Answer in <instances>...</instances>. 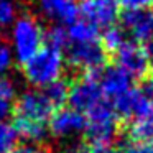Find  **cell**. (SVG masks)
<instances>
[{"label": "cell", "instance_id": "11", "mask_svg": "<svg viewBox=\"0 0 153 153\" xmlns=\"http://www.w3.org/2000/svg\"><path fill=\"white\" fill-rule=\"evenodd\" d=\"M79 17L96 23L97 27H110L119 17V5L104 0H81Z\"/></svg>", "mask_w": 153, "mask_h": 153}, {"label": "cell", "instance_id": "12", "mask_svg": "<svg viewBox=\"0 0 153 153\" xmlns=\"http://www.w3.org/2000/svg\"><path fill=\"white\" fill-rule=\"evenodd\" d=\"M71 43H92V41H100V30L96 23L79 17L76 22L69 25L68 28Z\"/></svg>", "mask_w": 153, "mask_h": 153}, {"label": "cell", "instance_id": "8", "mask_svg": "<svg viewBox=\"0 0 153 153\" xmlns=\"http://www.w3.org/2000/svg\"><path fill=\"white\" fill-rule=\"evenodd\" d=\"M123 30L132 35L133 41L143 45L153 40V12L148 8L123 10L120 15Z\"/></svg>", "mask_w": 153, "mask_h": 153}, {"label": "cell", "instance_id": "25", "mask_svg": "<svg viewBox=\"0 0 153 153\" xmlns=\"http://www.w3.org/2000/svg\"><path fill=\"white\" fill-rule=\"evenodd\" d=\"M36 150L38 148H35L31 145H17L10 153H36Z\"/></svg>", "mask_w": 153, "mask_h": 153}, {"label": "cell", "instance_id": "23", "mask_svg": "<svg viewBox=\"0 0 153 153\" xmlns=\"http://www.w3.org/2000/svg\"><path fill=\"white\" fill-rule=\"evenodd\" d=\"M125 10H138V8H146L153 4V0H120Z\"/></svg>", "mask_w": 153, "mask_h": 153}, {"label": "cell", "instance_id": "4", "mask_svg": "<svg viewBox=\"0 0 153 153\" xmlns=\"http://www.w3.org/2000/svg\"><path fill=\"white\" fill-rule=\"evenodd\" d=\"M66 61L76 74H100L109 66L110 56L100 41L92 43H69L66 48Z\"/></svg>", "mask_w": 153, "mask_h": 153}, {"label": "cell", "instance_id": "1", "mask_svg": "<svg viewBox=\"0 0 153 153\" xmlns=\"http://www.w3.org/2000/svg\"><path fill=\"white\" fill-rule=\"evenodd\" d=\"M84 115H86L84 142L91 146V150L115 146L114 142L122 132V123L110 102L102 99L99 104L91 107Z\"/></svg>", "mask_w": 153, "mask_h": 153}, {"label": "cell", "instance_id": "10", "mask_svg": "<svg viewBox=\"0 0 153 153\" xmlns=\"http://www.w3.org/2000/svg\"><path fill=\"white\" fill-rule=\"evenodd\" d=\"M132 81H133L132 77L115 64L104 68L99 74V84L102 96L110 104L132 87Z\"/></svg>", "mask_w": 153, "mask_h": 153}, {"label": "cell", "instance_id": "30", "mask_svg": "<svg viewBox=\"0 0 153 153\" xmlns=\"http://www.w3.org/2000/svg\"><path fill=\"white\" fill-rule=\"evenodd\" d=\"M152 12H153V10H152Z\"/></svg>", "mask_w": 153, "mask_h": 153}, {"label": "cell", "instance_id": "2", "mask_svg": "<svg viewBox=\"0 0 153 153\" xmlns=\"http://www.w3.org/2000/svg\"><path fill=\"white\" fill-rule=\"evenodd\" d=\"M63 66V51L45 43L27 63L22 64V73L31 86L46 87L61 77Z\"/></svg>", "mask_w": 153, "mask_h": 153}, {"label": "cell", "instance_id": "13", "mask_svg": "<svg viewBox=\"0 0 153 153\" xmlns=\"http://www.w3.org/2000/svg\"><path fill=\"white\" fill-rule=\"evenodd\" d=\"M13 127L17 130L18 137H23L25 140L33 143H43L46 140L48 133V123H40V122H31V120H23V119H13Z\"/></svg>", "mask_w": 153, "mask_h": 153}, {"label": "cell", "instance_id": "16", "mask_svg": "<svg viewBox=\"0 0 153 153\" xmlns=\"http://www.w3.org/2000/svg\"><path fill=\"white\" fill-rule=\"evenodd\" d=\"M18 145V133L13 125L7 122L0 123V153H10Z\"/></svg>", "mask_w": 153, "mask_h": 153}, {"label": "cell", "instance_id": "29", "mask_svg": "<svg viewBox=\"0 0 153 153\" xmlns=\"http://www.w3.org/2000/svg\"><path fill=\"white\" fill-rule=\"evenodd\" d=\"M104 2H110V4H115V5H119V2H120V0H104Z\"/></svg>", "mask_w": 153, "mask_h": 153}, {"label": "cell", "instance_id": "28", "mask_svg": "<svg viewBox=\"0 0 153 153\" xmlns=\"http://www.w3.org/2000/svg\"><path fill=\"white\" fill-rule=\"evenodd\" d=\"M36 153H54V152H51L48 146H43V148H38L36 150Z\"/></svg>", "mask_w": 153, "mask_h": 153}, {"label": "cell", "instance_id": "27", "mask_svg": "<svg viewBox=\"0 0 153 153\" xmlns=\"http://www.w3.org/2000/svg\"><path fill=\"white\" fill-rule=\"evenodd\" d=\"M92 153H120V152H117L115 146H104V148L92 150Z\"/></svg>", "mask_w": 153, "mask_h": 153}, {"label": "cell", "instance_id": "14", "mask_svg": "<svg viewBox=\"0 0 153 153\" xmlns=\"http://www.w3.org/2000/svg\"><path fill=\"white\" fill-rule=\"evenodd\" d=\"M123 41H125L123 40V30L120 27H117V25L107 27L104 30V33L100 35V45L104 46V50L107 51V54L110 58L123 45Z\"/></svg>", "mask_w": 153, "mask_h": 153}, {"label": "cell", "instance_id": "21", "mask_svg": "<svg viewBox=\"0 0 153 153\" xmlns=\"http://www.w3.org/2000/svg\"><path fill=\"white\" fill-rule=\"evenodd\" d=\"M15 96V86L8 77L5 76H0V97H4V99H8L12 100Z\"/></svg>", "mask_w": 153, "mask_h": 153}, {"label": "cell", "instance_id": "3", "mask_svg": "<svg viewBox=\"0 0 153 153\" xmlns=\"http://www.w3.org/2000/svg\"><path fill=\"white\" fill-rule=\"evenodd\" d=\"M12 40L18 63L23 64L45 45V30L33 13L25 12L15 22Z\"/></svg>", "mask_w": 153, "mask_h": 153}, {"label": "cell", "instance_id": "6", "mask_svg": "<svg viewBox=\"0 0 153 153\" xmlns=\"http://www.w3.org/2000/svg\"><path fill=\"white\" fill-rule=\"evenodd\" d=\"M12 110H13V119L48 123L51 115L58 109L48 99L43 89H36V91H27V92L22 94L17 99V102L13 104Z\"/></svg>", "mask_w": 153, "mask_h": 153}, {"label": "cell", "instance_id": "22", "mask_svg": "<svg viewBox=\"0 0 153 153\" xmlns=\"http://www.w3.org/2000/svg\"><path fill=\"white\" fill-rule=\"evenodd\" d=\"M61 153H92V150H91V146L84 140H79V142L68 143Z\"/></svg>", "mask_w": 153, "mask_h": 153}, {"label": "cell", "instance_id": "24", "mask_svg": "<svg viewBox=\"0 0 153 153\" xmlns=\"http://www.w3.org/2000/svg\"><path fill=\"white\" fill-rule=\"evenodd\" d=\"M10 112H12V100L0 97V123L5 122V119L8 117Z\"/></svg>", "mask_w": 153, "mask_h": 153}, {"label": "cell", "instance_id": "18", "mask_svg": "<svg viewBox=\"0 0 153 153\" xmlns=\"http://www.w3.org/2000/svg\"><path fill=\"white\" fill-rule=\"evenodd\" d=\"M120 153H153V143L127 138L120 148Z\"/></svg>", "mask_w": 153, "mask_h": 153}, {"label": "cell", "instance_id": "17", "mask_svg": "<svg viewBox=\"0 0 153 153\" xmlns=\"http://www.w3.org/2000/svg\"><path fill=\"white\" fill-rule=\"evenodd\" d=\"M17 15V5L13 0H0V28L10 25Z\"/></svg>", "mask_w": 153, "mask_h": 153}, {"label": "cell", "instance_id": "20", "mask_svg": "<svg viewBox=\"0 0 153 153\" xmlns=\"http://www.w3.org/2000/svg\"><path fill=\"white\" fill-rule=\"evenodd\" d=\"M38 2H40L41 10H43L48 17L56 18L58 13H59V10H61V7L64 5L66 0H38Z\"/></svg>", "mask_w": 153, "mask_h": 153}, {"label": "cell", "instance_id": "7", "mask_svg": "<svg viewBox=\"0 0 153 153\" xmlns=\"http://www.w3.org/2000/svg\"><path fill=\"white\" fill-rule=\"evenodd\" d=\"M110 61L123 69L132 79L142 81L153 73L146 56L145 46L137 41H123V45L112 54Z\"/></svg>", "mask_w": 153, "mask_h": 153}, {"label": "cell", "instance_id": "15", "mask_svg": "<svg viewBox=\"0 0 153 153\" xmlns=\"http://www.w3.org/2000/svg\"><path fill=\"white\" fill-rule=\"evenodd\" d=\"M45 43L51 45V46L58 48V50H66L69 41V35H68V30L63 27V25H53L51 28L45 30Z\"/></svg>", "mask_w": 153, "mask_h": 153}, {"label": "cell", "instance_id": "19", "mask_svg": "<svg viewBox=\"0 0 153 153\" xmlns=\"http://www.w3.org/2000/svg\"><path fill=\"white\" fill-rule=\"evenodd\" d=\"M12 64V50L7 41L0 40V76L10 68Z\"/></svg>", "mask_w": 153, "mask_h": 153}, {"label": "cell", "instance_id": "9", "mask_svg": "<svg viewBox=\"0 0 153 153\" xmlns=\"http://www.w3.org/2000/svg\"><path fill=\"white\" fill-rule=\"evenodd\" d=\"M48 127H50L48 130L53 137H58V138L73 137L76 133L84 132V128H86V115L79 110L61 107L51 115Z\"/></svg>", "mask_w": 153, "mask_h": 153}, {"label": "cell", "instance_id": "5", "mask_svg": "<svg viewBox=\"0 0 153 153\" xmlns=\"http://www.w3.org/2000/svg\"><path fill=\"white\" fill-rule=\"evenodd\" d=\"M104 99L99 84V74H76L69 79L68 102L71 109L86 114L91 107Z\"/></svg>", "mask_w": 153, "mask_h": 153}, {"label": "cell", "instance_id": "26", "mask_svg": "<svg viewBox=\"0 0 153 153\" xmlns=\"http://www.w3.org/2000/svg\"><path fill=\"white\" fill-rule=\"evenodd\" d=\"M145 51H146V56H148V61H150V68H152V71H153V40L146 43Z\"/></svg>", "mask_w": 153, "mask_h": 153}]
</instances>
